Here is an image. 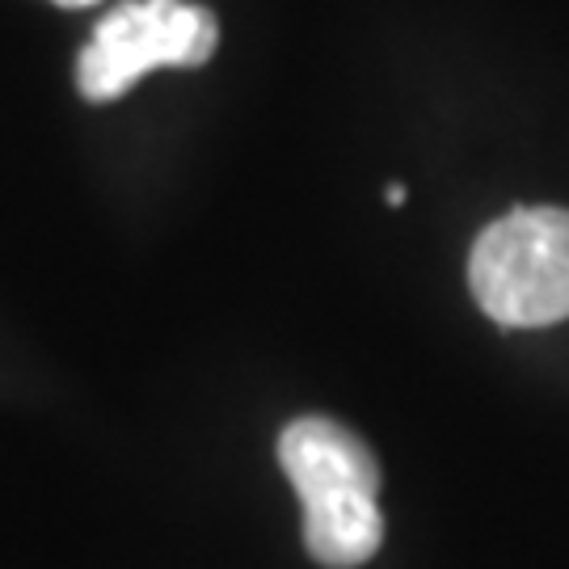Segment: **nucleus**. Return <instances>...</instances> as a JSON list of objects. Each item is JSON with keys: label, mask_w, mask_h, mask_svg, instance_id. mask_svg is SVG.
<instances>
[{"label": "nucleus", "mask_w": 569, "mask_h": 569, "mask_svg": "<svg viewBox=\"0 0 569 569\" xmlns=\"http://www.w3.org/2000/svg\"><path fill=\"white\" fill-rule=\"evenodd\" d=\"M56 4H72V9H81V4H93V0H56Z\"/></svg>", "instance_id": "obj_6"}, {"label": "nucleus", "mask_w": 569, "mask_h": 569, "mask_svg": "<svg viewBox=\"0 0 569 569\" xmlns=\"http://www.w3.org/2000/svg\"><path fill=\"white\" fill-rule=\"evenodd\" d=\"M477 305L507 329L557 326L569 317V211L519 207L477 237L468 258Z\"/></svg>", "instance_id": "obj_1"}, {"label": "nucleus", "mask_w": 569, "mask_h": 569, "mask_svg": "<svg viewBox=\"0 0 569 569\" xmlns=\"http://www.w3.org/2000/svg\"><path fill=\"white\" fill-rule=\"evenodd\" d=\"M220 26L203 4L186 0H127L106 13L93 42L81 51L77 81L89 102H114L152 68H194L207 63Z\"/></svg>", "instance_id": "obj_2"}, {"label": "nucleus", "mask_w": 569, "mask_h": 569, "mask_svg": "<svg viewBox=\"0 0 569 569\" xmlns=\"http://www.w3.org/2000/svg\"><path fill=\"white\" fill-rule=\"evenodd\" d=\"M385 540V515L376 493H333L305 502V545L312 561L329 569H355L371 561Z\"/></svg>", "instance_id": "obj_4"}, {"label": "nucleus", "mask_w": 569, "mask_h": 569, "mask_svg": "<svg viewBox=\"0 0 569 569\" xmlns=\"http://www.w3.org/2000/svg\"><path fill=\"white\" fill-rule=\"evenodd\" d=\"M279 465L296 486L300 502L333 498V493H380V465L359 435L329 422L300 418L279 439Z\"/></svg>", "instance_id": "obj_3"}, {"label": "nucleus", "mask_w": 569, "mask_h": 569, "mask_svg": "<svg viewBox=\"0 0 569 569\" xmlns=\"http://www.w3.org/2000/svg\"><path fill=\"white\" fill-rule=\"evenodd\" d=\"M388 203H392V207H401V203H406V186H397V182L388 186Z\"/></svg>", "instance_id": "obj_5"}]
</instances>
